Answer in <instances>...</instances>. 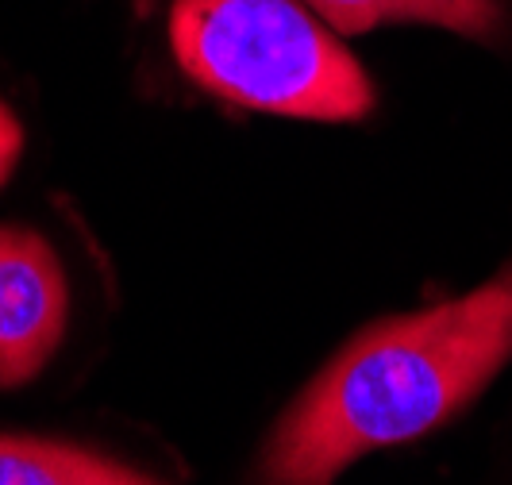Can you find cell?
Returning <instances> with one entry per match:
<instances>
[{
  "label": "cell",
  "mask_w": 512,
  "mask_h": 485,
  "mask_svg": "<svg viewBox=\"0 0 512 485\" xmlns=\"http://www.w3.org/2000/svg\"><path fill=\"white\" fill-rule=\"evenodd\" d=\"M20 151H24V128L12 116V108L0 101V185L12 178V170L20 162Z\"/></svg>",
  "instance_id": "cell-6"
},
{
  "label": "cell",
  "mask_w": 512,
  "mask_h": 485,
  "mask_svg": "<svg viewBox=\"0 0 512 485\" xmlns=\"http://www.w3.org/2000/svg\"><path fill=\"white\" fill-rule=\"evenodd\" d=\"M70 289L54 247L31 228L0 224V389L31 382L66 335Z\"/></svg>",
  "instance_id": "cell-3"
},
{
  "label": "cell",
  "mask_w": 512,
  "mask_h": 485,
  "mask_svg": "<svg viewBox=\"0 0 512 485\" xmlns=\"http://www.w3.org/2000/svg\"><path fill=\"white\" fill-rule=\"evenodd\" d=\"M335 31L359 35L370 27L420 20L470 39H493L501 31V0H308Z\"/></svg>",
  "instance_id": "cell-5"
},
{
  "label": "cell",
  "mask_w": 512,
  "mask_h": 485,
  "mask_svg": "<svg viewBox=\"0 0 512 485\" xmlns=\"http://www.w3.org/2000/svg\"><path fill=\"white\" fill-rule=\"evenodd\" d=\"M0 485H166L104 459L97 451H85L58 439H35V435H0Z\"/></svg>",
  "instance_id": "cell-4"
},
{
  "label": "cell",
  "mask_w": 512,
  "mask_h": 485,
  "mask_svg": "<svg viewBox=\"0 0 512 485\" xmlns=\"http://www.w3.org/2000/svg\"><path fill=\"white\" fill-rule=\"evenodd\" d=\"M170 47L201 89L297 120H362L374 85L297 0H174Z\"/></svg>",
  "instance_id": "cell-2"
},
{
  "label": "cell",
  "mask_w": 512,
  "mask_h": 485,
  "mask_svg": "<svg viewBox=\"0 0 512 485\" xmlns=\"http://www.w3.org/2000/svg\"><path fill=\"white\" fill-rule=\"evenodd\" d=\"M509 358L512 266L459 301L370 324L278 420L258 485H332L366 451L447 424Z\"/></svg>",
  "instance_id": "cell-1"
}]
</instances>
